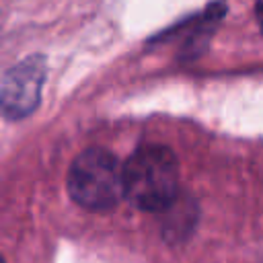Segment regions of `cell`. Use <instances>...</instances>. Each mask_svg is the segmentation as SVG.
Listing matches in <instances>:
<instances>
[{
  "label": "cell",
  "mask_w": 263,
  "mask_h": 263,
  "mask_svg": "<svg viewBox=\"0 0 263 263\" xmlns=\"http://www.w3.org/2000/svg\"><path fill=\"white\" fill-rule=\"evenodd\" d=\"M125 199L144 212H166L179 199V162L162 144L140 146L123 164Z\"/></svg>",
  "instance_id": "obj_1"
},
{
  "label": "cell",
  "mask_w": 263,
  "mask_h": 263,
  "mask_svg": "<svg viewBox=\"0 0 263 263\" xmlns=\"http://www.w3.org/2000/svg\"><path fill=\"white\" fill-rule=\"evenodd\" d=\"M66 187L80 208L90 212L111 210L125 197L123 164L105 148H88L72 160Z\"/></svg>",
  "instance_id": "obj_2"
},
{
  "label": "cell",
  "mask_w": 263,
  "mask_h": 263,
  "mask_svg": "<svg viewBox=\"0 0 263 263\" xmlns=\"http://www.w3.org/2000/svg\"><path fill=\"white\" fill-rule=\"evenodd\" d=\"M45 74L47 66L41 53L27 55L2 74L0 109L6 119H23L39 107Z\"/></svg>",
  "instance_id": "obj_3"
},
{
  "label": "cell",
  "mask_w": 263,
  "mask_h": 263,
  "mask_svg": "<svg viewBox=\"0 0 263 263\" xmlns=\"http://www.w3.org/2000/svg\"><path fill=\"white\" fill-rule=\"evenodd\" d=\"M255 16H257V23H259V27L263 31V0H257V4H255Z\"/></svg>",
  "instance_id": "obj_4"
}]
</instances>
